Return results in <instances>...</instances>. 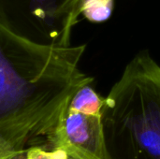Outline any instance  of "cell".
<instances>
[{"label": "cell", "mask_w": 160, "mask_h": 159, "mask_svg": "<svg viewBox=\"0 0 160 159\" xmlns=\"http://www.w3.org/2000/svg\"><path fill=\"white\" fill-rule=\"evenodd\" d=\"M84 51L38 43L0 25V159L52 150L71 98L94 81L79 67Z\"/></svg>", "instance_id": "1"}, {"label": "cell", "mask_w": 160, "mask_h": 159, "mask_svg": "<svg viewBox=\"0 0 160 159\" xmlns=\"http://www.w3.org/2000/svg\"><path fill=\"white\" fill-rule=\"evenodd\" d=\"M102 122L110 159H160V65L148 51L112 87Z\"/></svg>", "instance_id": "2"}, {"label": "cell", "mask_w": 160, "mask_h": 159, "mask_svg": "<svg viewBox=\"0 0 160 159\" xmlns=\"http://www.w3.org/2000/svg\"><path fill=\"white\" fill-rule=\"evenodd\" d=\"M81 0H0V25L38 43L68 47Z\"/></svg>", "instance_id": "3"}, {"label": "cell", "mask_w": 160, "mask_h": 159, "mask_svg": "<svg viewBox=\"0 0 160 159\" xmlns=\"http://www.w3.org/2000/svg\"><path fill=\"white\" fill-rule=\"evenodd\" d=\"M52 150L64 151L69 159H110L102 115L82 113L68 108Z\"/></svg>", "instance_id": "4"}, {"label": "cell", "mask_w": 160, "mask_h": 159, "mask_svg": "<svg viewBox=\"0 0 160 159\" xmlns=\"http://www.w3.org/2000/svg\"><path fill=\"white\" fill-rule=\"evenodd\" d=\"M104 104L105 97L98 94L91 84H87L76 92L69 102L68 109L87 114L102 115Z\"/></svg>", "instance_id": "5"}, {"label": "cell", "mask_w": 160, "mask_h": 159, "mask_svg": "<svg viewBox=\"0 0 160 159\" xmlns=\"http://www.w3.org/2000/svg\"><path fill=\"white\" fill-rule=\"evenodd\" d=\"M113 7L114 0H92L82 6L81 14L91 22L100 23L111 18Z\"/></svg>", "instance_id": "6"}, {"label": "cell", "mask_w": 160, "mask_h": 159, "mask_svg": "<svg viewBox=\"0 0 160 159\" xmlns=\"http://www.w3.org/2000/svg\"><path fill=\"white\" fill-rule=\"evenodd\" d=\"M13 159H27V157H26V154L24 153V154H22V155H20V156L14 157Z\"/></svg>", "instance_id": "7"}, {"label": "cell", "mask_w": 160, "mask_h": 159, "mask_svg": "<svg viewBox=\"0 0 160 159\" xmlns=\"http://www.w3.org/2000/svg\"><path fill=\"white\" fill-rule=\"evenodd\" d=\"M89 1H92V0H81V12H82V6H83L84 4H86L87 2H89Z\"/></svg>", "instance_id": "8"}, {"label": "cell", "mask_w": 160, "mask_h": 159, "mask_svg": "<svg viewBox=\"0 0 160 159\" xmlns=\"http://www.w3.org/2000/svg\"><path fill=\"white\" fill-rule=\"evenodd\" d=\"M68 159H69V158H68Z\"/></svg>", "instance_id": "9"}]
</instances>
